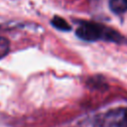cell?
Returning a JSON list of instances; mask_svg holds the SVG:
<instances>
[{"mask_svg": "<svg viewBox=\"0 0 127 127\" xmlns=\"http://www.w3.org/2000/svg\"><path fill=\"white\" fill-rule=\"evenodd\" d=\"M76 35L81 40L88 41V42L97 41L99 39H106L109 41L118 42L119 39L121 38L120 35L117 34L115 31L106 29L101 25H98L95 23H89V22L82 23L77 28Z\"/></svg>", "mask_w": 127, "mask_h": 127, "instance_id": "obj_1", "label": "cell"}, {"mask_svg": "<svg viewBox=\"0 0 127 127\" xmlns=\"http://www.w3.org/2000/svg\"><path fill=\"white\" fill-rule=\"evenodd\" d=\"M103 123L105 127H127V111L113 110L106 114Z\"/></svg>", "mask_w": 127, "mask_h": 127, "instance_id": "obj_2", "label": "cell"}, {"mask_svg": "<svg viewBox=\"0 0 127 127\" xmlns=\"http://www.w3.org/2000/svg\"><path fill=\"white\" fill-rule=\"evenodd\" d=\"M110 9L117 14H121L127 11V0H110Z\"/></svg>", "mask_w": 127, "mask_h": 127, "instance_id": "obj_3", "label": "cell"}, {"mask_svg": "<svg viewBox=\"0 0 127 127\" xmlns=\"http://www.w3.org/2000/svg\"><path fill=\"white\" fill-rule=\"evenodd\" d=\"M52 25L62 31H69L70 30V26L65 22V20H64L61 17H57V16L54 17V19L52 20Z\"/></svg>", "mask_w": 127, "mask_h": 127, "instance_id": "obj_4", "label": "cell"}, {"mask_svg": "<svg viewBox=\"0 0 127 127\" xmlns=\"http://www.w3.org/2000/svg\"><path fill=\"white\" fill-rule=\"evenodd\" d=\"M10 50V43L6 38L0 37V59L4 58Z\"/></svg>", "mask_w": 127, "mask_h": 127, "instance_id": "obj_5", "label": "cell"}]
</instances>
